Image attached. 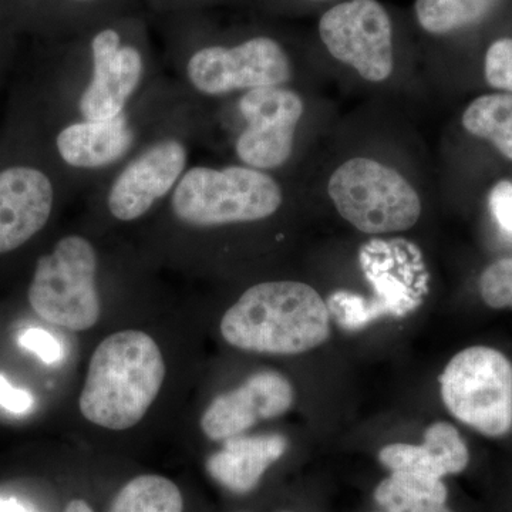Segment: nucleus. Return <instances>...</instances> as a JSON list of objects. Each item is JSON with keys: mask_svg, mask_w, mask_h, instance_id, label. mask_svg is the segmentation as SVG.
Returning <instances> with one entry per match:
<instances>
[{"mask_svg": "<svg viewBox=\"0 0 512 512\" xmlns=\"http://www.w3.org/2000/svg\"><path fill=\"white\" fill-rule=\"evenodd\" d=\"M150 50L127 29L104 25L76 43L46 77L42 126L96 124L119 116L163 76Z\"/></svg>", "mask_w": 512, "mask_h": 512, "instance_id": "f257e3e1", "label": "nucleus"}, {"mask_svg": "<svg viewBox=\"0 0 512 512\" xmlns=\"http://www.w3.org/2000/svg\"><path fill=\"white\" fill-rule=\"evenodd\" d=\"M188 101L177 83L163 74L114 119L57 128L40 137L39 147L62 171L74 194H89L163 130Z\"/></svg>", "mask_w": 512, "mask_h": 512, "instance_id": "f03ea898", "label": "nucleus"}, {"mask_svg": "<svg viewBox=\"0 0 512 512\" xmlns=\"http://www.w3.org/2000/svg\"><path fill=\"white\" fill-rule=\"evenodd\" d=\"M202 127L204 110L190 100L163 130L87 194L93 214L116 225L154 217L191 167L194 148L202 143Z\"/></svg>", "mask_w": 512, "mask_h": 512, "instance_id": "7ed1b4c3", "label": "nucleus"}, {"mask_svg": "<svg viewBox=\"0 0 512 512\" xmlns=\"http://www.w3.org/2000/svg\"><path fill=\"white\" fill-rule=\"evenodd\" d=\"M285 205L275 174L241 164H192L154 217L180 234H210L274 220Z\"/></svg>", "mask_w": 512, "mask_h": 512, "instance_id": "20e7f679", "label": "nucleus"}, {"mask_svg": "<svg viewBox=\"0 0 512 512\" xmlns=\"http://www.w3.org/2000/svg\"><path fill=\"white\" fill-rule=\"evenodd\" d=\"M220 329L228 345L245 352L299 355L329 338L330 312L311 285L259 282L224 313Z\"/></svg>", "mask_w": 512, "mask_h": 512, "instance_id": "39448f33", "label": "nucleus"}, {"mask_svg": "<svg viewBox=\"0 0 512 512\" xmlns=\"http://www.w3.org/2000/svg\"><path fill=\"white\" fill-rule=\"evenodd\" d=\"M163 353L141 330H121L101 340L79 397L84 419L123 431L144 419L165 379Z\"/></svg>", "mask_w": 512, "mask_h": 512, "instance_id": "423d86ee", "label": "nucleus"}, {"mask_svg": "<svg viewBox=\"0 0 512 512\" xmlns=\"http://www.w3.org/2000/svg\"><path fill=\"white\" fill-rule=\"evenodd\" d=\"M170 77L194 103L215 106L231 97L286 86L293 77L291 56L271 36L248 37L237 43H191L171 59Z\"/></svg>", "mask_w": 512, "mask_h": 512, "instance_id": "0eeeda50", "label": "nucleus"}, {"mask_svg": "<svg viewBox=\"0 0 512 512\" xmlns=\"http://www.w3.org/2000/svg\"><path fill=\"white\" fill-rule=\"evenodd\" d=\"M101 269L103 256L90 235H63L37 258L28 291L30 308L59 328H94L101 316Z\"/></svg>", "mask_w": 512, "mask_h": 512, "instance_id": "6e6552de", "label": "nucleus"}, {"mask_svg": "<svg viewBox=\"0 0 512 512\" xmlns=\"http://www.w3.org/2000/svg\"><path fill=\"white\" fill-rule=\"evenodd\" d=\"M328 191L340 217L365 234L407 231L420 220L419 192L399 171L372 158L339 165Z\"/></svg>", "mask_w": 512, "mask_h": 512, "instance_id": "1a4fd4ad", "label": "nucleus"}, {"mask_svg": "<svg viewBox=\"0 0 512 512\" xmlns=\"http://www.w3.org/2000/svg\"><path fill=\"white\" fill-rule=\"evenodd\" d=\"M440 390L448 412L483 436L512 430V363L500 350H461L441 373Z\"/></svg>", "mask_w": 512, "mask_h": 512, "instance_id": "9d476101", "label": "nucleus"}, {"mask_svg": "<svg viewBox=\"0 0 512 512\" xmlns=\"http://www.w3.org/2000/svg\"><path fill=\"white\" fill-rule=\"evenodd\" d=\"M305 101L292 87L249 90L235 96L239 127L232 140L238 163L264 173L282 170L295 154Z\"/></svg>", "mask_w": 512, "mask_h": 512, "instance_id": "9b49d317", "label": "nucleus"}, {"mask_svg": "<svg viewBox=\"0 0 512 512\" xmlns=\"http://www.w3.org/2000/svg\"><path fill=\"white\" fill-rule=\"evenodd\" d=\"M69 195L76 194L42 148L39 156L2 165L0 255L18 251L45 231Z\"/></svg>", "mask_w": 512, "mask_h": 512, "instance_id": "f8f14e48", "label": "nucleus"}, {"mask_svg": "<svg viewBox=\"0 0 512 512\" xmlns=\"http://www.w3.org/2000/svg\"><path fill=\"white\" fill-rule=\"evenodd\" d=\"M319 36L330 55L366 82L382 83L392 76V22L377 0H348L329 9L320 19Z\"/></svg>", "mask_w": 512, "mask_h": 512, "instance_id": "ddd939ff", "label": "nucleus"}, {"mask_svg": "<svg viewBox=\"0 0 512 512\" xmlns=\"http://www.w3.org/2000/svg\"><path fill=\"white\" fill-rule=\"evenodd\" d=\"M292 384L276 372H259L241 386L215 397L201 417V430L212 441H225L275 419L291 409Z\"/></svg>", "mask_w": 512, "mask_h": 512, "instance_id": "4468645a", "label": "nucleus"}, {"mask_svg": "<svg viewBox=\"0 0 512 512\" xmlns=\"http://www.w3.org/2000/svg\"><path fill=\"white\" fill-rule=\"evenodd\" d=\"M379 460L392 473L403 471L441 480L466 470L470 451L453 424L437 421L424 431L423 444H390L380 450Z\"/></svg>", "mask_w": 512, "mask_h": 512, "instance_id": "2eb2a0df", "label": "nucleus"}, {"mask_svg": "<svg viewBox=\"0 0 512 512\" xmlns=\"http://www.w3.org/2000/svg\"><path fill=\"white\" fill-rule=\"evenodd\" d=\"M288 441L281 434L235 436L212 454L207 470L218 483L234 493L254 490L275 461L284 456Z\"/></svg>", "mask_w": 512, "mask_h": 512, "instance_id": "dca6fc26", "label": "nucleus"}, {"mask_svg": "<svg viewBox=\"0 0 512 512\" xmlns=\"http://www.w3.org/2000/svg\"><path fill=\"white\" fill-rule=\"evenodd\" d=\"M375 500L386 512H451L443 481L403 471L377 485Z\"/></svg>", "mask_w": 512, "mask_h": 512, "instance_id": "f3484780", "label": "nucleus"}, {"mask_svg": "<svg viewBox=\"0 0 512 512\" xmlns=\"http://www.w3.org/2000/svg\"><path fill=\"white\" fill-rule=\"evenodd\" d=\"M463 126L473 136L493 143L512 160V93L478 97L464 111Z\"/></svg>", "mask_w": 512, "mask_h": 512, "instance_id": "a211bd4d", "label": "nucleus"}, {"mask_svg": "<svg viewBox=\"0 0 512 512\" xmlns=\"http://www.w3.org/2000/svg\"><path fill=\"white\" fill-rule=\"evenodd\" d=\"M501 0H416L417 22L431 35H447L487 18Z\"/></svg>", "mask_w": 512, "mask_h": 512, "instance_id": "6ab92c4d", "label": "nucleus"}, {"mask_svg": "<svg viewBox=\"0 0 512 512\" xmlns=\"http://www.w3.org/2000/svg\"><path fill=\"white\" fill-rule=\"evenodd\" d=\"M180 488L161 476H140L121 488L110 512H183Z\"/></svg>", "mask_w": 512, "mask_h": 512, "instance_id": "aec40b11", "label": "nucleus"}, {"mask_svg": "<svg viewBox=\"0 0 512 512\" xmlns=\"http://www.w3.org/2000/svg\"><path fill=\"white\" fill-rule=\"evenodd\" d=\"M480 293L490 308H512V258L500 259L484 269Z\"/></svg>", "mask_w": 512, "mask_h": 512, "instance_id": "412c9836", "label": "nucleus"}, {"mask_svg": "<svg viewBox=\"0 0 512 512\" xmlns=\"http://www.w3.org/2000/svg\"><path fill=\"white\" fill-rule=\"evenodd\" d=\"M484 72L491 87L512 93V39L495 40L485 55Z\"/></svg>", "mask_w": 512, "mask_h": 512, "instance_id": "4be33fe9", "label": "nucleus"}, {"mask_svg": "<svg viewBox=\"0 0 512 512\" xmlns=\"http://www.w3.org/2000/svg\"><path fill=\"white\" fill-rule=\"evenodd\" d=\"M19 343L23 348L39 356L47 365H53L62 359V345L46 330L28 329L20 335Z\"/></svg>", "mask_w": 512, "mask_h": 512, "instance_id": "5701e85b", "label": "nucleus"}, {"mask_svg": "<svg viewBox=\"0 0 512 512\" xmlns=\"http://www.w3.org/2000/svg\"><path fill=\"white\" fill-rule=\"evenodd\" d=\"M491 211L503 231L512 235V184L501 181L490 197Z\"/></svg>", "mask_w": 512, "mask_h": 512, "instance_id": "b1692460", "label": "nucleus"}, {"mask_svg": "<svg viewBox=\"0 0 512 512\" xmlns=\"http://www.w3.org/2000/svg\"><path fill=\"white\" fill-rule=\"evenodd\" d=\"M32 394L28 390L16 389L8 382L6 377L0 375V406L9 412L23 414L33 407Z\"/></svg>", "mask_w": 512, "mask_h": 512, "instance_id": "393cba45", "label": "nucleus"}, {"mask_svg": "<svg viewBox=\"0 0 512 512\" xmlns=\"http://www.w3.org/2000/svg\"><path fill=\"white\" fill-rule=\"evenodd\" d=\"M0 512H30L16 498L0 497Z\"/></svg>", "mask_w": 512, "mask_h": 512, "instance_id": "a878e982", "label": "nucleus"}, {"mask_svg": "<svg viewBox=\"0 0 512 512\" xmlns=\"http://www.w3.org/2000/svg\"><path fill=\"white\" fill-rule=\"evenodd\" d=\"M64 512H94L92 507L83 500H73L72 503L67 505Z\"/></svg>", "mask_w": 512, "mask_h": 512, "instance_id": "bb28decb", "label": "nucleus"}, {"mask_svg": "<svg viewBox=\"0 0 512 512\" xmlns=\"http://www.w3.org/2000/svg\"><path fill=\"white\" fill-rule=\"evenodd\" d=\"M66 2L76 6L77 9H93L103 3L104 0H66Z\"/></svg>", "mask_w": 512, "mask_h": 512, "instance_id": "cd10ccee", "label": "nucleus"}]
</instances>
